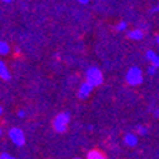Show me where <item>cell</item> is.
Here are the masks:
<instances>
[{
  "label": "cell",
  "mask_w": 159,
  "mask_h": 159,
  "mask_svg": "<svg viewBox=\"0 0 159 159\" xmlns=\"http://www.w3.org/2000/svg\"><path fill=\"white\" fill-rule=\"evenodd\" d=\"M9 51H10L9 45H8L7 42H4V41H0V55H2V56L8 55Z\"/></svg>",
  "instance_id": "30bf717a"
},
{
  "label": "cell",
  "mask_w": 159,
  "mask_h": 159,
  "mask_svg": "<svg viewBox=\"0 0 159 159\" xmlns=\"http://www.w3.org/2000/svg\"><path fill=\"white\" fill-rule=\"evenodd\" d=\"M124 141H125V144L127 145V147H136L139 139H138V136L135 134H132V132H127V134L125 135V138H124Z\"/></svg>",
  "instance_id": "8992f818"
},
{
  "label": "cell",
  "mask_w": 159,
  "mask_h": 159,
  "mask_svg": "<svg viewBox=\"0 0 159 159\" xmlns=\"http://www.w3.org/2000/svg\"><path fill=\"white\" fill-rule=\"evenodd\" d=\"M2 2H4V3H10L11 0H2Z\"/></svg>",
  "instance_id": "44dd1931"
},
{
  "label": "cell",
  "mask_w": 159,
  "mask_h": 159,
  "mask_svg": "<svg viewBox=\"0 0 159 159\" xmlns=\"http://www.w3.org/2000/svg\"><path fill=\"white\" fill-rule=\"evenodd\" d=\"M158 55L155 54V52L153 51V50H148L147 52H145V57H147V60L148 61H150V62H153V60L157 57Z\"/></svg>",
  "instance_id": "8fae6325"
},
{
  "label": "cell",
  "mask_w": 159,
  "mask_h": 159,
  "mask_svg": "<svg viewBox=\"0 0 159 159\" xmlns=\"http://www.w3.org/2000/svg\"><path fill=\"white\" fill-rule=\"evenodd\" d=\"M69 121H70V115L68 112H61L59 113L54 121H52V126H54V130L56 132H65L66 129H68V125H69Z\"/></svg>",
  "instance_id": "3957f363"
},
{
  "label": "cell",
  "mask_w": 159,
  "mask_h": 159,
  "mask_svg": "<svg viewBox=\"0 0 159 159\" xmlns=\"http://www.w3.org/2000/svg\"><path fill=\"white\" fill-rule=\"evenodd\" d=\"M88 130H89V131H92V130H93V126L89 125V126H88Z\"/></svg>",
  "instance_id": "ffe728a7"
},
{
  "label": "cell",
  "mask_w": 159,
  "mask_h": 159,
  "mask_svg": "<svg viewBox=\"0 0 159 159\" xmlns=\"http://www.w3.org/2000/svg\"><path fill=\"white\" fill-rule=\"evenodd\" d=\"M155 71H157V68H154L153 65H150L149 68H148V70H147V73H148L149 75H154V74H155Z\"/></svg>",
  "instance_id": "9a60e30c"
},
{
  "label": "cell",
  "mask_w": 159,
  "mask_h": 159,
  "mask_svg": "<svg viewBox=\"0 0 159 159\" xmlns=\"http://www.w3.org/2000/svg\"><path fill=\"white\" fill-rule=\"evenodd\" d=\"M157 43H158V45H159V36H158V37H157Z\"/></svg>",
  "instance_id": "603a6c76"
},
{
  "label": "cell",
  "mask_w": 159,
  "mask_h": 159,
  "mask_svg": "<svg viewBox=\"0 0 159 159\" xmlns=\"http://www.w3.org/2000/svg\"><path fill=\"white\" fill-rule=\"evenodd\" d=\"M25 116V112L23 111V110H20V111H18V117H20V118H23Z\"/></svg>",
  "instance_id": "2e32d148"
},
{
  "label": "cell",
  "mask_w": 159,
  "mask_h": 159,
  "mask_svg": "<svg viewBox=\"0 0 159 159\" xmlns=\"http://www.w3.org/2000/svg\"><path fill=\"white\" fill-rule=\"evenodd\" d=\"M9 139L11 140V143L17 145V147H22L25 143V136H24V132L23 130H20L19 127H11L8 132Z\"/></svg>",
  "instance_id": "277c9868"
},
{
  "label": "cell",
  "mask_w": 159,
  "mask_h": 159,
  "mask_svg": "<svg viewBox=\"0 0 159 159\" xmlns=\"http://www.w3.org/2000/svg\"><path fill=\"white\" fill-rule=\"evenodd\" d=\"M125 80L129 85H132V87H136L139 84H141L143 82V71L138 66H132L130 68L126 73V76H125Z\"/></svg>",
  "instance_id": "7a4b0ae2"
},
{
  "label": "cell",
  "mask_w": 159,
  "mask_h": 159,
  "mask_svg": "<svg viewBox=\"0 0 159 159\" xmlns=\"http://www.w3.org/2000/svg\"><path fill=\"white\" fill-rule=\"evenodd\" d=\"M10 76H11V75H10V71H9V69L7 68L5 62L0 60V78L4 79V80H9Z\"/></svg>",
  "instance_id": "9c48e42d"
},
{
  "label": "cell",
  "mask_w": 159,
  "mask_h": 159,
  "mask_svg": "<svg viewBox=\"0 0 159 159\" xmlns=\"http://www.w3.org/2000/svg\"><path fill=\"white\" fill-rule=\"evenodd\" d=\"M76 2H79V3H80V4H88L89 3V0H76Z\"/></svg>",
  "instance_id": "e0dca14e"
},
{
  "label": "cell",
  "mask_w": 159,
  "mask_h": 159,
  "mask_svg": "<svg viewBox=\"0 0 159 159\" xmlns=\"http://www.w3.org/2000/svg\"><path fill=\"white\" fill-rule=\"evenodd\" d=\"M154 11H159V4H158L157 7H154V8L152 9V13H154Z\"/></svg>",
  "instance_id": "d6986e66"
},
{
  "label": "cell",
  "mask_w": 159,
  "mask_h": 159,
  "mask_svg": "<svg viewBox=\"0 0 159 159\" xmlns=\"http://www.w3.org/2000/svg\"><path fill=\"white\" fill-rule=\"evenodd\" d=\"M0 135H2V129H0Z\"/></svg>",
  "instance_id": "cb8c5ba5"
},
{
  "label": "cell",
  "mask_w": 159,
  "mask_h": 159,
  "mask_svg": "<svg viewBox=\"0 0 159 159\" xmlns=\"http://www.w3.org/2000/svg\"><path fill=\"white\" fill-rule=\"evenodd\" d=\"M0 159H16V158L11 157V155L8 154V153H2V154H0Z\"/></svg>",
  "instance_id": "5bb4252c"
},
{
  "label": "cell",
  "mask_w": 159,
  "mask_h": 159,
  "mask_svg": "<svg viewBox=\"0 0 159 159\" xmlns=\"http://www.w3.org/2000/svg\"><path fill=\"white\" fill-rule=\"evenodd\" d=\"M127 37L134 39V41H140V39L144 37V32L140 28H135V30H131L127 32Z\"/></svg>",
  "instance_id": "52a82bcc"
},
{
  "label": "cell",
  "mask_w": 159,
  "mask_h": 159,
  "mask_svg": "<svg viewBox=\"0 0 159 159\" xmlns=\"http://www.w3.org/2000/svg\"><path fill=\"white\" fill-rule=\"evenodd\" d=\"M2 113H3V107L0 106V115H2Z\"/></svg>",
  "instance_id": "7402d4cb"
},
{
  "label": "cell",
  "mask_w": 159,
  "mask_h": 159,
  "mask_svg": "<svg viewBox=\"0 0 159 159\" xmlns=\"http://www.w3.org/2000/svg\"><path fill=\"white\" fill-rule=\"evenodd\" d=\"M126 28H127V23H126V22H120L118 24H116V30L120 31V32L126 31Z\"/></svg>",
  "instance_id": "7c38bea8"
},
{
  "label": "cell",
  "mask_w": 159,
  "mask_h": 159,
  "mask_svg": "<svg viewBox=\"0 0 159 159\" xmlns=\"http://www.w3.org/2000/svg\"><path fill=\"white\" fill-rule=\"evenodd\" d=\"M87 159H107V158H106V154L103 152H101L98 149H93V150L88 152Z\"/></svg>",
  "instance_id": "ba28073f"
},
{
  "label": "cell",
  "mask_w": 159,
  "mask_h": 159,
  "mask_svg": "<svg viewBox=\"0 0 159 159\" xmlns=\"http://www.w3.org/2000/svg\"><path fill=\"white\" fill-rule=\"evenodd\" d=\"M136 131H138L139 135H145L148 132V129L145 126H143V125H139V126H136Z\"/></svg>",
  "instance_id": "4fadbf2b"
},
{
  "label": "cell",
  "mask_w": 159,
  "mask_h": 159,
  "mask_svg": "<svg viewBox=\"0 0 159 159\" xmlns=\"http://www.w3.org/2000/svg\"><path fill=\"white\" fill-rule=\"evenodd\" d=\"M74 159H82V158H74Z\"/></svg>",
  "instance_id": "d4e9b609"
},
{
  "label": "cell",
  "mask_w": 159,
  "mask_h": 159,
  "mask_svg": "<svg viewBox=\"0 0 159 159\" xmlns=\"http://www.w3.org/2000/svg\"><path fill=\"white\" fill-rule=\"evenodd\" d=\"M92 90H93V87H92L89 83L84 82V83H82L80 88H79L78 97L80 98V99H85V98H88V96L92 93Z\"/></svg>",
  "instance_id": "5b68a950"
},
{
  "label": "cell",
  "mask_w": 159,
  "mask_h": 159,
  "mask_svg": "<svg viewBox=\"0 0 159 159\" xmlns=\"http://www.w3.org/2000/svg\"><path fill=\"white\" fill-rule=\"evenodd\" d=\"M85 82L89 83L92 87H98L103 83V74L98 68H89L85 71Z\"/></svg>",
  "instance_id": "6da1fadb"
},
{
  "label": "cell",
  "mask_w": 159,
  "mask_h": 159,
  "mask_svg": "<svg viewBox=\"0 0 159 159\" xmlns=\"http://www.w3.org/2000/svg\"><path fill=\"white\" fill-rule=\"evenodd\" d=\"M153 113H154V116H155L157 118H159V108H157V110H154V112H153Z\"/></svg>",
  "instance_id": "ac0fdd59"
}]
</instances>
